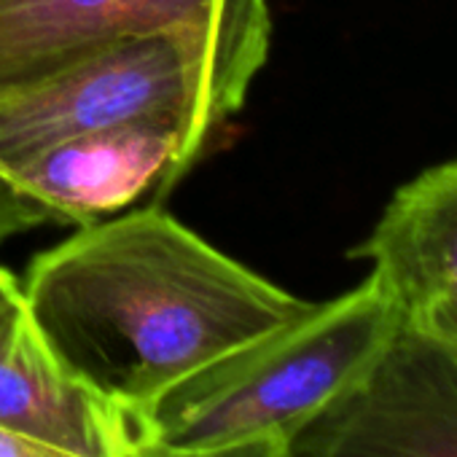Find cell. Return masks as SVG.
I'll use <instances>...</instances> for the list:
<instances>
[{"label":"cell","mask_w":457,"mask_h":457,"mask_svg":"<svg viewBox=\"0 0 457 457\" xmlns=\"http://www.w3.org/2000/svg\"><path fill=\"white\" fill-rule=\"evenodd\" d=\"M22 304L68 374L140 417L170 387L312 307L159 204L38 253Z\"/></svg>","instance_id":"6da1fadb"},{"label":"cell","mask_w":457,"mask_h":457,"mask_svg":"<svg viewBox=\"0 0 457 457\" xmlns=\"http://www.w3.org/2000/svg\"><path fill=\"white\" fill-rule=\"evenodd\" d=\"M272 46V12L220 30H170L113 44L12 95H0V167L100 129L167 124L191 167L248 100Z\"/></svg>","instance_id":"7a4b0ae2"},{"label":"cell","mask_w":457,"mask_h":457,"mask_svg":"<svg viewBox=\"0 0 457 457\" xmlns=\"http://www.w3.org/2000/svg\"><path fill=\"white\" fill-rule=\"evenodd\" d=\"M401 318L369 275L170 387L137 417L140 441L215 449L262 436L288 438L371 363Z\"/></svg>","instance_id":"3957f363"},{"label":"cell","mask_w":457,"mask_h":457,"mask_svg":"<svg viewBox=\"0 0 457 457\" xmlns=\"http://www.w3.org/2000/svg\"><path fill=\"white\" fill-rule=\"evenodd\" d=\"M286 457H457V350L401 318L371 363L286 438Z\"/></svg>","instance_id":"277c9868"},{"label":"cell","mask_w":457,"mask_h":457,"mask_svg":"<svg viewBox=\"0 0 457 457\" xmlns=\"http://www.w3.org/2000/svg\"><path fill=\"white\" fill-rule=\"evenodd\" d=\"M191 170L183 135L129 124L60 140L0 172V243L38 226H89L148 196L159 204Z\"/></svg>","instance_id":"5b68a950"},{"label":"cell","mask_w":457,"mask_h":457,"mask_svg":"<svg viewBox=\"0 0 457 457\" xmlns=\"http://www.w3.org/2000/svg\"><path fill=\"white\" fill-rule=\"evenodd\" d=\"M259 14H270L267 0H0V95L129 38L220 30Z\"/></svg>","instance_id":"8992f818"},{"label":"cell","mask_w":457,"mask_h":457,"mask_svg":"<svg viewBox=\"0 0 457 457\" xmlns=\"http://www.w3.org/2000/svg\"><path fill=\"white\" fill-rule=\"evenodd\" d=\"M0 428L73 457H129L140 444L137 417L68 374L25 304L0 318Z\"/></svg>","instance_id":"52a82bcc"},{"label":"cell","mask_w":457,"mask_h":457,"mask_svg":"<svg viewBox=\"0 0 457 457\" xmlns=\"http://www.w3.org/2000/svg\"><path fill=\"white\" fill-rule=\"evenodd\" d=\"M353 259L369 262L403 318L457 302V159L393 191Z\"/></svg>","instance_id":"ba28073f"},{"label":"cell","mask_w":457,"mask_h":457,"mask_svg":"<svg viewBox=\"0 0 457 457\" xmlns=\"http://www.w3.org/2000/svg\"><path fill=\"white\" fill-rule=\"evenodd\" d=\"M129 457H286V438L262 436V438L215 446V449H164V446L140 441Z\"/></svg>","instance_id":"9c48e42d"},{"label":"cell","mask_w":457,"mask_h":457,"mask_svg":"<svg viewBox=\"0 0 457 457\" xmlns=\"http://www.w3.org/2000/svg\"><path fill=\"white\" fill-rule=\"evenodd\" d=\"M406 320L417 323L420 328H425L428 334L438 337L441 342H446L449 347L457 350V302L430 307V310H425L414 318H406Z\"/></svg>","instance_id":"30bf717a"},{"label":"cell","mask_w":457,"mask_h":457,"mask_svg":"<svg viewBox=\"0 0 457 457\" xmlns=\"http://www.w3.org/2000/svg\"><path fill=\"white\" fill-rule=\"evenodd\" d=\"M22 307V280H17L6 267H0V318Z\"/></svg>","instance_id":"8fae6325"},{"label":"cell","mask_w":457,"mask_h":457,"mask_svg":"<svg viewBox=\"0 0 457 457\" xmlns=\"http://www.w3.org/2000/svg\"><path fill=\"white\" fill-rule=\"evenodd\" d=\"M0 172H6V170H4V167H0Z\"/></svg>","instance_id":"7c38bea8"}]
</instances>
